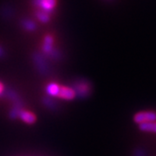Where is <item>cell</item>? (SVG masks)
<instances>
[{
	"label": "cell",
	"mask_w": 156,
	"mask_h": 156,
	"mask_svg": "<svg viewBox=\"0 0 156 156\" xmlns=\"http://www.w3.org/2000/svg\"><path fill=\"white\" fill-rule=\"evenodd\" d=\"M134 122L137 124L156 122V113L154 111H140L134 115Z\"/></svg>",
	"instance_id": "cell-1"
},
{
	"label": "cell",
	"mask_w": 156,
	"mask_h": 156,
	"mask_svg": "<svg viewBox=\"0 0 156 156\" xmlns=\"http://www.w3.org/2000/svg\"><path fill=\"white\" fill-rule=\"evenodd\" d=\"M36 5L39 7L40 11H44L50 14L56 8L57 0H36Z\"/></svg>",
	"instance_id": "cell-2"
},
{
	"label": "cell",
	"mask_w": 156,
	"mask_h": 156,
	"mask_svg": "<svg viewBox=\"0 0 156 156\" xmlns=\"http://www.w3.org/2000/svg\"><path fill=\"white\" fill-rule=\"evenodd\" d=\"M56 97H59V98L65 99V100H72L76 97V91L71 88L60 85Z\"/></svg>",
	"instance_id": "cell-3"
},
{
	"label": "cell",
	"mask_w": 156,
	"mask_h": 156,
	"mask_svg": "<svg viewBox=\"0 0 156 156\" xmlns=\"http://www.w3.org/2000/svg\"><path fill=\"white\" fill-rule=\"evenodd\" d=\"M19 117L24 122L29 123V124L34 123L36 122V119H37L33 113L26 111V110H22V111L19 112Z\"/></svg>",
	"instance_id": "cell-4"
},
{
	"label": "cell",
	"mask_w": 156,
	"mask_h": 156,
	"mask_svg": "<svg viewBox=\"0 0 156 156\" xmlns=\"http://www.w3.org/2000/svg\"><path fill=\"white\" fill-rule=\"evenodd\" d=\"M139 129L142 132L156 133V122L139 124Z\"/></svg>",
	"instance_id": "cell-5"
},
{
	"label": "cell",
	"mask_w": 156,
	"mask_h": 156,
	"mask_svg": "<svg viewBox=\"0 0 156 156\" xmlns=\"http://www.w3.org/2000/svg\"><path fill=\"white\" fill-rule=\"evenodd\" d=\"M134 156H147V154L146 152L143 149H136L135 152H134Z\"/></svg>",
	"instance_id": "cell-6"
},
{
	"label": "cell",
	"mask_w": 156,
	"mask_h": 156,
	"mask_svg": "<svg viewBox=\"0 0 156 156\" xmlns=\"http://www.w3.org/2000/svg\"><path fill=\"white\" fill-rule=\"evenodd\" d=\"M3 90H4V85L0 83V94L2 93V91H3Z\"/></svg>",
	"instance_id": "cell-7"
}]
</instances>
